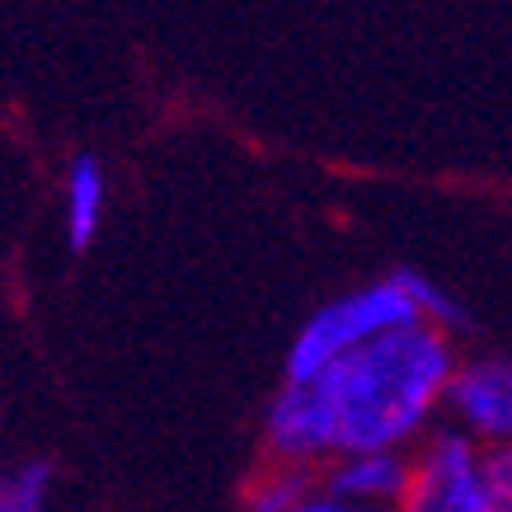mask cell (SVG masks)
<instances>
[{"label": "cell", "instance_id": "ba28073f", "mask_svg": "<svg viewBox=\"0 0 512 512\" xmlns=\"http://www.w3.org/2000/svg\"><path fill=\"white\" fill-rule=\"evenodd\" d=\"M57 466L47 456H19L0 466V503L10 512H57Z\"/></svg>", "mask_w": 512, "mask_h": 512}, {"label": "cell", "instance_id": "3957f363", "mask_svg": "<svg viewBox=\"0 0 512 512\" xmlns=\"http://www.w3.org/2000/svg\"><path fill=\"white\" fill-rule=\"evenodd\" d=\"M395 512H494L484 489V451L442 423L409 451V484Z\"/></svg>", "mask_w": 512, "mask_h": 512}, {"label": "cell", "instance_id": "8fae6325", "mask_svg": "<svg viewBox=\"0 0 512 512\" xmlns=\"http://www.w3.org/2000/svg\"><path fill=\"white\" fill-rule=\"evenodd\" d=\"M292 512H395V508H367V503H353V498H339V494H329L320 480H311V489L296 498V508Z\"/></svg>", "mask_w": 512, "mask_h": 512}, {"label": "cell", "instance_id": "277c9868", "mask_svg": "<svg viewBox=\"0 0 512 512\" xmlns=\"http://www.w3.org/2000/svg\"><path fill=\"white\" fill-rule=\"evenodd\" d=\"M334 456L339 447H334L329 409L315 381H278V390L264 404V419H259V461L315 475Z\"/></svg>", "mask_w": 512, "mask_h": 512}, {"label": "cell", "instance_id": "8992f818", "mask_svg": "<svg viewBox=\"0 0 512 512\" xmlns=\"http://www.w3.org/2000/svg\"><path fill=\"white\" fill-rule=\"evenodd\" d=\"M315 480L329 494L367 508H395L409 484V451H343L325 470H315Z\"/></svg>", "mask_w": 512, "mask_h": 512}, {"label": "cell", "instance_id": "6da1fadb", "mask_svg": "<svg viewBox=\"0 0 512 512\" xmlns=\"http://www.w3.org/2000/svg\"><path fill=\"white\" fill-rule=\"evenodd\" d=\"M461 348L433 325L395 329L372 348L315 376L329 409L334 447L343 451H414L447 423V390Z\"/></svg>", "mask_w": 512, "mask_h": 512}, {"label": "cell", "instance_id": "7c38bea8", "mask_svg": "<svg viewBox=\"0 0 512 512\" xmlns=\"http://www.w3.org/2000/svg\"><path fill=\"white\" fill-rule=\"evenodd\" d=\"M0 512H10V508H5V503H0Z\"/></svg>", "mask_w": 512, "mask_h": 512}, {"label": "cell", "instance_id": "7a4b0ae2", "mask_svg": "<svg viewBox=\"0 0 512 512\" xmlns=\"http://www.w3.org/2000/svg\"><path fill=\"white\" fill-rule=\"evenodd\" d=\"M433 325L451 339L466 334V306L437 287L419 268H395L372 282H357L348 292L320 301L301 325H296L287 353H282V381H315L334 362L372 348L395 329Z\"/></svg>", "mask_w": 512, "mask_h": 512}, {"label": "cell", "instance_id": "52a82bcc", "mask_svg": "<svg viewBox=\"0 0 512 512\" xmlns=\"http://www.w3.org/2000/svg\"><path fill=\"white\" fill-rule=\"evenodd\" d=\"M109 202H113V184H109V165L90 151L66 160L62 174V231L66 245L85 254V249L104 235V221H109Z\"/></svg>", "mask_w": 512, "mask_h": 512}, {"label": "cell", "instance_id": "30bf717a", "mask_svg": "<svg viewBox=\"0 0 512 512\" xmlns=\"http://www.w3.org/2000/svg\"><path fill=\"white\" fill-rule=\"evenodd\" d=\"M484 489H489L494 512H512V447L484 451Z\"/></svg>", "mask_w": 512, "mask_h": 512}, {"label": "cell", "instance_id": "5b68a950", "mask_svg": "<svg viewBox=\"0 0 512 512\" xmlns=\"http://www.w3.org/2000/svg\"><path fill=\"white\" fill-rule=\"evenodd\" d=\"M447 428L480 451L512 447V353H461L447 390Z\"/></svg>", "mask_w": 512, "mask_h": 512}, {"label": "cell", "instance_id": "9c48e42d", "mask_svg": "<svg viewBox=\"0 0 512 512\" xmlns=\"http://www.w3.org/2000/svg\"><path fill=\"white\" fill-rule=\"evenodd\" d=\"M315 475L306 470H287V466H268L259 461L254 475L245 480V494H240V512H292L296 498L311 489Z\"/></svg>", "mask_w": 512, "mask_h": 512}]
</instances>
